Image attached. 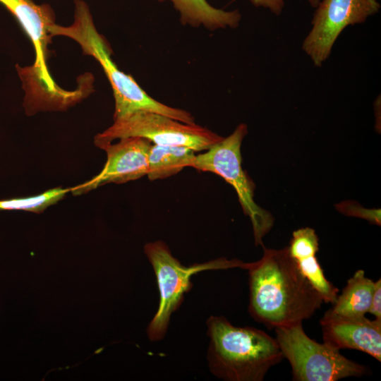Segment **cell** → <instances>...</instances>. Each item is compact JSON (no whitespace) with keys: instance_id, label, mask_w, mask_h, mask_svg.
<instances>
[{"instance_id":"6da1fadb","label":"cell","mask_w":381,"mask_h":381,"mask_svg":"<svg viewBox=\"0 0 381 381\" xmlns=\"http://www.w3.org/2000/svg\"><path fill=\"white\" fill-rule=\"evenodd\" d=\"M262 248V257L247 270L250 316L268 329L311 318L324 303L322 296L302 274L287 247Z\"/></svg>"},{"instance_id":"7a4b0ae2","label":"cell","mask_w":381,"mask_h":381,"mask_svg":"<svg viewBox=\"0 0 381 381\" xmlns=\"http://www.w3.org/2000/svg\"><path fill=\"white\" fill-rule=\"evenodd\" d=\"M211 373L226 381H262L284 358L275 338L252 327H236L223 316L207 320Z\"/></svg>"},{"instance_id":"3957f363","label":"cell","mask_w":381,"mask_h":381,"mask_svg":"<svg viewBox=\"0 0 381 381\" xmlns=\"http://www.w3.org/2000/svg\"><path fill=\"white\" fill-rule=\"evenodd\" d=\"M74 20L69 26L56 23L49 28L52 37L61 35L75 41L83 53L94 57L102 67L114 97V120L138 111L158 113L186 123H195L188 111L166 105L150 97L134 80L119 69L111 56L110 47L97 31L87 4L74 0Z\"/></svg>"},{"instance_id":"277c9868","label":"cell","mask_w":381,"mask_h":381,"mask_svg":"<svg viewBox=\"0 0 381 381\" xmlns=\"http://www.w3.org/2000/svg\"><path fill=\"white\" fill-rule=\"evenodd\" d=\"M0 4L18 21L35 51L32 66H16L25 92V109L32 114L66 109L73 103L75 92L59 87L52 79L47 64L49 54L48 45L53 37L49 28L55 23L53 9L49 4H37L32 0H0Z\"/></svg>"},{"instance_id":"5b68a950","label":"cell","mask_w":381,"mask_h":381,"mask_svg":"<svg viewBox=\"0 0 381 381\" xmlns=\"http://www.w3.org/2000/svg\"><path fill=\"white\" fill-rule=\"evenodd\" d=\"M144 250L153 267L159 291V306L147 329L152 341L164 337L171 315L179 309L184 295L192 288L190 279L193 274L205 270L235 267L247 270L250 265V262L238 259L219 258L186 267L172 255L168 246L161 241L147 243Z\"/></svg>"},{"instance_id":"8992f818","label":"cell","mask_w":381,"mask_h":381,"mask_svg":"<svg viewBox=\"0 0 381 381\" xmlns=\"http://www.w3.org/2000/svg\"><path fill=\"white\" fill-rule=\"evenodd\" d=\"M283 357L291 366L294 381H336L368 374V368L343 356L304 332L302 322L274 329Z\"/></svg>"},{"instance_id":"52a82bcc","label":"cell","mask_w":381,"mask_h":381,"mask_svg":"<svg viewBox=\"0 0 381 381\" xmlns=\"http://www.w3.org/2000/svg\"><path fill=\"white\" fill-rule=\"evenodd\" d=\"M247 133V125L240 123L228 137L196 155L192 167L217 174L234 187L244 214L251 221L255 244L263 247L262 238L272 227L274 219L269 212L255 203V184L241 165V147Z\"/></svg>"},{"instance_id":"ba28073f","label":"cell","mask_w":381,"mask_h":381,"mask_svg":"<svg viewBox=\"0 0 381 381\" xmlns=\"http://www.w3.org/2000/svg\"><path fill=\"white\" fill-rule=\"evenodd\" d=\"M140 137L152 144L184 146L200 152L208 150L223 138L207 128L186 123L148 111H138L114 120L113 124L95 135V145L102 149L114 140Z\"/></svg>"},{"instance_id":"9c48e42d","label":"cell","mask_w":381,"mask_h":381,"mask_svg":"<svg viewBox=\"0 0 381 381\" xmlns=\"http://www.w3.org/2000/svg\"><path fill=\"white\" fill-rule=\"evenodd\" d=\"M380 8L378 0L320 1L311 21L312 28L303 40V50L315 66H322L341 32L349 25L364 23Z\"/></svg>"},{"instance_id":"30bf717a","label":"cell","mask_w":381,"mask_h":381,"mask_svg":"<svg viewBox=\"0 0 381 381\" xmlns=\"http://www.w3.org/2000/svg\"><path fill=\"white\" fill-rule=\"evenodd\" d=\"M152 144L143 138L128 137L107 145L102 148L107 159L102 171L90 181L71 188V192L79 195L106 183H123L147 176Z\"/></svg>"},{"instance_id":"8fae6325","label":"cell","mask_w":381,"mask_h":381,"mask_svg":"<svg viewBox=\"0 0 381 381\" xmlns=\"http://www.w3.org/2000/svg\"><path fill=\"white\" fill-rule=\"evenodd\" d=\"M323 342L340 351H363L381 361V320L345 317L327 310L320 320Z\"/></svg>"},{"instance_id":"7c38bea8","label":"cell","mask_w":381,"mask_h":381,"mask_svg":"<svg viewBox=\"0 0 381 381\" xmlns=\"http://www.w3.org/2000/svg\"><path fill=\"white\" fill-rule=\"evenodd\" d=\"M287 248L302 274L322 296L324 303L333 304L339 289L325 277L318 260L319 243L315 230L305 227L294 231Z\"/></svg>"},{"instance_id":"4fadbf2b","label":"cell","mask_w":381,"mask_h":381,"mask_svg":"<svg viewBox=\"0 0 381 381\" xmlns=\"http://www.w3.org/2000/svg\"><path fill=\"white\" fill-rule=\"evenodd\" d=\"M172 3L180 14V21L183 25L198 28L204 26L214 31L226 28H236L241 19L238 9L224 11L212 6L206 0H158Z\"/></svg>"},{"instance_id":"5bb4252c","label":"cell","mask_w":381,"mask_h":381,"mask_svg":"<svg viewBox=\"0 0 381 381\" xmlns=\"http://www.w3.org/2000/svg\"><path fill=\"white\" fill-rule=\"evenodd\" d=\"M375 284V282L365 277L363 270H357L327 310L340 316H365L371 306Z\"/></svg>"},{"instance_id":"9a60e30c","label":"cell","mask_w":381,"mask_h":381,"mask_svg":"<svg viewBox=\"0 0 381 381\" xmlns=\"http://www.w3.org/2000/svg\"><path fill=\"white\" fill-rule=\"evenodd\" d=\"M195 151L184 146L152 144L148 155V173L150 181L164 179L175 175L185 167H192Z\"/></svg>"},{"instance_id":"2e32d148","label":"cell","mask_w":381,"mask_h":381,"mask_svg":"<svg viewBox=\"0 0 381 381\" xmlns=\"http://www.w3.org/2000/svg\"><path fill=\"white\" fill-rule=\"evenodd\" d=\"M68 192H71V188L57 187L36 195L0 200V210H24L40 213L63 199Z\"/></svg>"},{"instance_id":"e0dca14e","label":"cell","mask_w":381,"mask_h":381,"mask_svg":"<svg viewBox=\"0 0 381 381\" xmlns=\"http://www.w3.org/2000/svg\"><path fill=\"white\" fill-rule=\"evenodd\" d=\"M337 208L344 214L362 218L372 224L380 226V209H365L351 201L342 202L337 205Z\"/></svg>"},{"instance_id":"ac0fdd59","label":"cell","mask_w":381,"mask_h":381,"mask_svg":"<svg viewBox=\"0 0 381 381\" xmlns=\"http://www.w3.org/2000/svg\"><path fill=\"white\" fill-rule=\"evenodd\" d=\"M309 4L316 8L320 0H307ZM251 4L256 7L267 8L273 14L279 16L284 7V0H250Z\"/></svg>"},{"instance_id":"d6986e66","label":"cell","mask_w":381,"mask_h":381,"mask_svg":"<svg viewBox=\"0 0 381 381\" xmlns=\"http://www.w3.org/2000/svg\"><path fill=\"white\" fill-rule=\"evenodd\" d=\"M370 313L375 316V319L381 320V279L375 284V290L372 299Z\"/></svg>"}]
</instances>
